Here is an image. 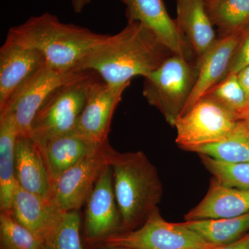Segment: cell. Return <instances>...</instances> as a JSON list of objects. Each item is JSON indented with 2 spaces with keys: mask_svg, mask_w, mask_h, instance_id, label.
<instances>
[{
  "mask_svg": "<svg viewBox=\"0 0 249 249\" xmlns=\"http://www.w3.org/2000/svg\"><path fill=\"white\" fill-rule=\"evenodd\" d=\"M11 214L42 243L61 217L62 212L51 199L42 197L16 186Z\"/></svg>",
  "mask_w": 249,
  "mask_h": 249,
  "instance_id": "16",
  "label": "cell"
},
{
  "mask_svg": "<svg viewBox=\"0 0 249 249\" xmlns=\"http://www.w3.org/2000/svg\"><path fill=\"white\" fill-rule=\"evenodd\" d=\"M129 85H109L98 76L90 86L73 132L98 143L107 142L114 111Z\"/></svg>",
  "mask_w": 249,
  "mask_h": 249,
  "instance_id": "11",
  "label": "cell"
},
{
  "mask_svg": "<svg viewBox=\"0 0 249 249\" xmlns=\"http://www.w3.org/2000/svg\"><path fill=\"white\" fill-rule=\"evenodd\" d=\"M249 212V190L224 186L213 178L202 200L185 214V221L239 217Z\"/></svg>",
  "mask_w": 249,
  "mask_h": 249,
  "instance_id": "18",
  "label": "cell"
},
{
  "mask_svg": "<svg viewBox=\"0 0 249 249\" xmlns=\"http://www.w3.org/2000/svg\"><path fill=\"white\" fill-rule=\"evenodd\" d=\"M85 249H131L126 247H116V246H111L106 245V244L98 243L92 245L85 246Z\"/></svg>",
  "mask_w": 249,
  "mask_h": 249,
  "instance_id": "32",
  "label": "cell"
},
{
  "mask_svg": "<svg viewBox=\"0 0 249 249\" xmlns=\"http://www.w3.org/2000/svg\"><path fill=\"white\" fill-rule=\"evenodd\" d=\"M206 10L219 37L249 29V0H206Z\"/></svg>",
  "mask_w": 249,
  "mask_h": 249,
  "instance_id": "23",
  "label": "cell"
},
{
  "mask_svg": "<svg viewBox=\"0 0 249 249\" xmlns=\"http://www.w3.org/2000/svg\"><path fill=\"white\" fill-rule=\"evenodd\" d=\"M241 86L249 100V66L245 67L237 73Z\"/></svg>",
  "mask_w": 249,
  "mask_h": 249,
  "instance_id": "30",
  "label": "cell"
},
{
  "mask_svg": "<svg viewBox=\"0 0 249 249\" xmlns=\"http://www.w3.org/2000/svg\"><path fill=\"white\" fill-rule=\"evenodd\" d=\"M41 249H85L79 211L64 212L53 230L42 241Z\"/></svg>",
  "mask_w": 249,
  "mask_h": 249,
  "instance_id": "25",
  "label": "cell"
},
{
  "mask_svg": "<svg viewBox=\"0 0 249 249\" xmlns=\"http://www.w3.org/2000/svg\"><path fill=\"white\" fill-rule=\"evenodd\" d=\"M100 243L131 249H211L218 247L182 223L167 222L159 208L142 227L116 234Z\"/></svg>",
  "mask_w": 249,
  "mask_h": 249,
  "instance_id": "6",
  "label": "cell"
},
{
  "mask_svg": "<svg viewBox=\"0 0 249 249\" xmlns=\"http://www.w3.org/2000/svg\"><path fill=\"white\" fill-rule=\"evenodd\" d=\"M107 155L123 232L135 230L158 209L161 200L163 186L158 171L142 151L121 153L108 142Z\"/></svg>",
  "mask_w": 249,
  "mask_h": 249,
  "instance_id": "2",
  "label": "cell"
},
{
  "mask_svg": "<svg viewBox=\"0 0 249 249\" xmlns=\"http://www.w3.org/2000/svg\"><path fill=\"white\" fill-rule=\"evenodd\" d=\"M204 96L218 103L237 121L249 119V100L235 73L228 75Z\"/></svg>",
  "mask_w": 249,
  "mask_h": 249,
  "instance_id": "24",
  "label": "cell"
},
{
  "mask_svg": "<svg viewBox=\"0 0 249 249\" xmlns=\"http://www.w3.org/2000/svg\"><path fill=\"white\" fill-rule=\"evenodd\" d=\"M97 77L96 73L86 71L54 90L36 114L31 124V137L41 140L73 133L90 86Z\"/></svg>",
  "mask_w": 249,
  "mask_h": 249,
  "instance_id": "5",
  "label": "cell"
},
{
  "mask_svg": "<svg viewBox=\"0 0 249 249\" xmlns=\"http://www.w3.org/2000/svg\"><path fill=\"white\" fill-rule=\"evenodd\" d=\"M247 31L219 37L201 58L196 60L199 65L197 80L181 115L189 110L205 93L228 76L236 50Z\"/></svg>",
  "mask_w": 249,
  "mask_h": 249,
  "instance_id": "14",
  "label": "cell"
},
{
  "mask_svg": "<svg viewBox=\"0 0 249 249\" xmlns=\"http://www.w3.org/2000/svg\"><path fill=\"white\" fill-rule=\"evenodd\" d=\"M45 64V57L38 51L6 39L0 49V110Z\"/></svg>",
  "mask_w": 249,
  "mask_h": 249,
  "instance_id": "13",
  "label": "cell"
},
{
  "mask_svg": "<svg viewBox=\"0 0 249 249\" xmlns=\"http://www.w3.org/2000/svg\"><path fill=\"white\" fill-rule=\"evenodd\" d=\"M91 1V0H71L73 11L77 14H80Z\"/></svg>",
  "mask_w": 249,
  "mask_h": 249,
  "instance_id": "31",
  "label": "cell"
},
{
  "mask_svg": "<svg viewBox=\"0 0 249 249\" xmlns=\"http://www.w3.org/2000/svg\"><path fill=\"white\" fill-rule=\"evenodd\" d=\"M18 132L8 114H0V211H11L17 182L16 145Z\"/></svg>",
  "mask_w": 249,
  "mask_h": 249,
  "instance_id": "20",
  "label": "cell"
},
{
  "mask_svg": "<svg viewBox=\"0 0 249 249\" xmlns=\"http://www.w3.org/2000/svg\"><path fill=\"white\" fill-rule=\"evenodd\" d=\"M199 73L197 62L173 53L145 77L142 95L171 126L182 114Z\"/></svg>",
  "mask_w": 249,
  "mask_h": 249,
  "instance_id": "4",
  "label": "cell"
},
{
  "mask_svg": "<svg viewBox=\"0 0 249 249\" xmlns=\"http://www.w3.org/2000/svg\"><path fill=\"white\" fill-rule=\"evenodd\" d=\"M247 66H249V29L246 32L236 50L228 75L231 73L237 74L242 69Z\"/></svg>",
  "mask_w": 249,
  "mask_h": 249,
  "instance_id": "28",
  "label": "cell"
},
{
  "mask_svg": "<svg viewBox=\"0 0 249 249\" xmlns=\"http://www.w3.org/2000/svg\"><path fill=\"white\" fill-rule=\"evenodd\" d=\"M199 155L201 163L217 182L230 188L249 190V161L229 163Z\"/></svg>",
  "mask_w": 249,
  "mask_h": 249,
  "instance_id": "26",
  "label": "cell"
},
{
  "mask_svg": "<svg viewBox=\"0 0 249 249\" xmlns=\"http://www.w3.org/2000/svg\"><path fill=\"white\" fill-rule=\"evenodd\" d=\"M205 240L216 246L229 245L249 232V212L239 217L181 222Z\"/></svg>",
  "mask_w": 249,
  "mask_h": 249,
  "instance_id": "21",
  "label": "cell"
},
{
  "mask_svg": "<svg viewBox=\"0 0 249 249\" xmlns=\"http://www.w3.org/2000/svg\"><path fill=\"white\" fill-rule=\"evenodd\" d=\"M83 235L85 246L100 243L123 232L122 218L114 194L112 171L106 165L87 199Z\"/></svg>",
  "mask_w": 249,
  "mask_h": 249,
  "instance_id": "9",
  "label": "cell"
},
{
  "mask_svg": "<svg viewBox=\"0 0 249 249\" xmlns=\"http://www.w3.org/2000/svg\"><path fill=\"white\" fill-rule=\"evenodd\" d=\"M108 142L66 170L52 183L51 199L60 211H79L85 204L103 168L108 164Z\"/></svg>",
  "mask_w": 249,
  "mask_h": 249,
  "instance_id": "10",
  "label": "cell"
},
{
  "mask_svg": "<svg viewBox=\"0 0 249 249\" xmlns=\"http://www.w3.org/2000/svg\"><path fill=\"white\" fill-rule=\"evenodd\" d=\"M34 141L45 160L52 183L80 160L97 151L103 144L74 132Z\"/></svg>",
  "mask_w": 249,
  "mask_h": 249,
  "instance_id": "15",
  "label": "cell"
},
{
  "mask_svg": "<svg viewBox=\"0 0 249 249\" xmlns=\"http://www.w3.org/2000/svg\"><path fill=\"white\" fill-rule=\"evenodd\" d=\"M106 36L65 24L54 15L45 13L11 27L6 39L38 51L49 66L67 72L80 71V61Z\"/></svg>",
  "mask_w": 249,
  "mask_h": 249,
  "instance_id": "3",
  "label": "cell"
},
{
  "mask_svg": "<svg viewBox=\"0 0 249 249\" xmlns=\"http://www.w3.org/2000/svg\"><path fill=\"white\" fill-rule=\"evenodd\" d=\"M237 121L222 106L204 96L175 121V142L180 148L191 152L196 147L222 140Z\"/></svg>",
  "mask_w": 249,
  "mask_h": 249,
  "instance_id": "8",
  "label": "cell"
},
{
  "mask_svg": "<svg viewBox=\"0 0 249 249\" xmlns=\"http://www.w3.org/2000/svg\"><path fill=\"white\" fill-rule=\"evenodd\" d=\"M173 52L142 23L127 22L118 34L106 36L87 54L78 70L96 73L107 84H130L159 68Z\"/></svg>",
  "mask_w": 249,
  "mask_h": 249,
  "instance_id": "1",
  "label": "cell"
},
{
  "mask_svg": "<svg viewBox=\"0 0 249 249\" xmlns=\"http://www.w3.org/2000/svg\"><path fill=\"white\" fill-rule=\"evenodd\" d=\"M128 22L142 23L151 29L174 53L191 59L193 49L170 17L163 0H121Z\"/></svg>",
  "mask_w": 249,
  "mask_h": 249,
  "instance_id": "12",
  "label": "cell"
},
{
  "mask_svg": "<svg viewBox=\"0 0 249 249\" xmlns=\"http://www.w3.org/2000/svg\"><path fill=\"white\" fill-rule=\"evenodd\" d=\"M177 25L199 60L217 40L206 0H175Z\"/></svg>",
  "mask_w": 249,
  "mask_h": 249,
  "instance_id": "19",
  "label": "cell"
},
{
  "mask_svg": "<svg viewBox=\"0 0 249 249\" xmlns=\"http://www.w3.org/2000/svg\"><path fill=\"white\" fill-rule=\"evenodd\" d=\"M211 249H249V232L240 240L229 245L218 246Z\"/></svg>",
  "mask_w": 249,
  "mask_h": 249,
  "instance_id": "29",
  "label": "cell"
},
{
  "mask_svg": "<svg viewBox=\"0 0 249 249\" xmlns=\"http://www.w3.org/2000/svg\"><path fill=\"white\" fill-rule=\"evenodd\" d=\"M0 249H41V242L11 211H0Z\"/></svg>",
  "mask_w": 249,
  "mask_h": 249,
  "instance_id": "27",
  "label": "cell"
},
{
  "mask_svg": "<svg viewBox=\"0 0 249 249\" xmlns=\"http://www.w3.org/2000/svg\"><path fill=\"white\" fill-rule=\"evenodd\" d=\"M85 71H58L46 63L16 91L0 114L12 118L18 135H30L33 121L51 93Z\"/></svg>",
  "mask_w": 249,
  "mask_h": 249,
  "instance_id": "7",
  "label": "cell"
},
{
  "mask_svg": "<svg viewBox=\"0 0 249 249\" xmlns=\"http://www.w3.org/2000/svg\"><path fill=\"white\" fill-rule=\"evenodd\" d=\"M191 152L229 163L249 161V119L237 121L222 140L196 147Z\"/></svg>",
  "mask_w": 249,
  "mask_h": 249,
  "instance_id": "22",
  "label": "cell"
},
{
  "mask_svg": "<svg viewBox=\"0 0 249 249\" xmlns=\"http://www.w3.org/2000/svg\"><path fill=\"white\" fill-rule=\"evenodd\" d=\"M16 178L24 191L47 199L52 197L48 170L40 149L30 135H18L16 141Z\"/></svg>",
  "mask_w": 249,
  "mask_h": 249,
  "instance_id": "17",
  "label": "cell"
}]
</instances>
